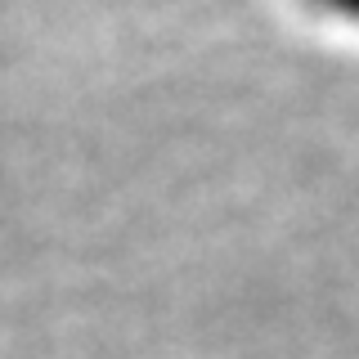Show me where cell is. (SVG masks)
I'll return each instance as SVG.
<instances>
[{"instance_id":"obj_1","label":"cell","mask_w":359,"mask_h":359,"mask_svg":"<svg viewBox=\"0 0 359 359\" xmlns=\"http://www.w3.org/2000/svg\"><path fill=\"white\" fill-rule=\"evenodd\" d=\"M314 9H319L323 18L341 22V27H355L359 32V0H310Z\"/></svg>"}]
</instances>
